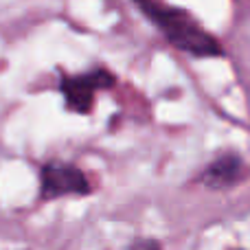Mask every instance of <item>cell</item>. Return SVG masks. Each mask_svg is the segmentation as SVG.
<instances>
[{
	"label": "cell",
	"instance_id": "2",
	"mask_svg": "<svg viewBox=\"0 0 250 250\" xmlns=\"http://www.w3.org/2000/svg\"><path fill=\"white\" fill-rule=\"evenodd\" d=\"M114 83V77L105 68H99L88 75H68L62 79V95L70 112L86 114L95 105V95L108 90Z\"/></svg>",
	"mask_w": 250,
	"mask_h": 250
},
{
	"label": "cell",
	"instance_id": "5",
	"mask_svg": "<svg viewBox=\"0 0 250 250\" xmlns=\"http://www.w3.org/2000/svg\"><path fill=\"white\" fill-rule=\"evenodd\" d=\"M129 250H163L160 244L156 239H143V242H136Z\"/></svg>",
	"mask_w": 250,
	"mask_h": 250
},
{
	"label": "cell",
	"instance_id": "4",
	"mask_svg": "<svg viewBox=\"0 0 250 250\" xmlns=\"http://www.w3.org/2000/svg\"><path fill=\"white\" fill-rule=\"evenodd\" d=\"M244 178H246V165L237 154L220 156L200 173V182L213 191H226L239 185Z\"/></svg>",
	"mask_w": 250,
	"mask_h": 250
},
{
	"label": "cell",
	"instance_id": "1",
	"mask_svg": "<svg viewBox=\"0 0 250 250\" xmlns=\"http://www.w3.org/2000/svg\"><path fill=\"white\" fill-rule=\"evenodd\" d=\"M143 13L165 33V38L176 48L198 57H220L224 55L222 44L211 33L202 29L187 11L160 2H141Z\"/></svg>",
	"mask_w": 250,
	"mask_h": 250
},
{
	"label": "cell",
	"instance_id": "3",
	"mask_svg": "<svg viewBox=\"0 0 250 250\" xmlns=\"http://www.w3.org/2000/svg\"><path fill=\"white\" fill-rule=\"evenodd\" d=\"M90 193V182L86 173L68 163H48L42 169V198L57 200L66 195H88Z\"/></svg>",
	"mask_w": 250,
	"mask_h": 250
}]
</instances>
